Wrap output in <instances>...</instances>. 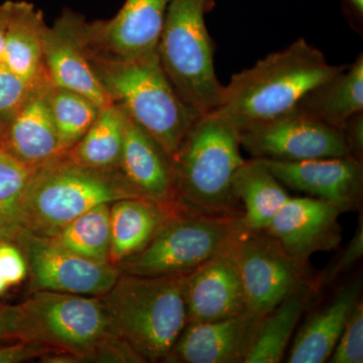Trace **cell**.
Segmentation results:
<instances>
[{
  "label": "cell",
  "instance_id": "16",
  "mask_svg": "<svg viewBox=\"0 0 363 363\" xmlns=\"http://www.w3.org/2000/svg\"><path fill=\"white\" fill-rule=\"evenodd\" d=\"M235 247L184 276L188 323L217 321L247 312Z\"/></svg>",
  "mask_w": 363,
  "mask_h": 363
},
{
  "label": "cell",
  "instance_id": "38",
  "mask_svg": "<svg viewBox=\"0 0 363 363\" xmlns=\"http://www.w3.org/2000/svg\"><path fill=\"white\" fill-rule=\"evenodd\" d=\"M348 1H350V4H352V6L357 9V13L362 14V16L363 0H348Z\"/></svg>",
  "mask_w": 363,
  "mask_h": 363
},
{
  "label": "cell",
  "instance_id": "33",
  "mask_svg": "<svg viewBox=\"0 0 363 363\" xmlns=\"http://www.w3.org/2000/svg\"><path fill=\"white\" fill-rule=\"evenodd\" d=\"M0 272L9 286L18 285L28 276V266L20 248L0 240Z\"/></svg>",
  "mask_w": 363,
  "mask_h": 363
},
{
  "label": "cell",
  "instance_id": "8",
  "mask_svg": "<svg viewBox=\"0 0 363 363\" xmlns=\"http://www.w3.org/2000/svg\"><path fill=\"white\" fill-rule=\"evenodd\" d=\"M247 227L240 216L196 213L179 206L152 240L118 264L121 272L145 277L186 276L238 245Z\"/></svg>",
  "mask_w": 363,
  "mask_h": 363
},
{
  "label": "cell",
  "instance_id": "34",
  "mask_svg": "<svg viewBox=\"0 0 363 363\" xmlns=\"http://www.w3.org/2000/svg\"><path fill=\"white\" fill-rule=\"evenodd\" d=\"M55 351L40 344L18 341L16 344L0 347V363H18L44 357Z\"/></svg>",
  "mask_w": 363,
  "mask_h": 363
},
{
  "label": "cell",
  "instance_id": "2",
  "mask_svg": "<svg viewBox=\"0 0 363 363\" xmlns=\"http://www.w3.org/2000/svg\"><path fill=\"white\" fill-rule=\"evenodd\" d=\"M238 131L212 111L198 116L172 157L179 206L196 213L240 216L233 179L245 160Z\"/></svg>",
  "mask_w": 363,
  "mask_h": 363
},
{
  "label": "cell",
  "instance_id": "30",
  "mask_svg": "<svg viewBox=\"0 0 363 363\" xmlns=\"http://www.w3.org/2000/svg\"><path fill=\"white\" fill-rule=\"evenodd\" d=\"M39 89L40 88L30 85L6 67L0 65V131L6 128L26 100Z\"/></svg>",
  "mask_w": 363,
  "mask_h": 363
},
{
  "label": "cell",
  "instance_id": "28",
  "mask_svg": "<svg viewBox=\"0 0 363 363\" xmlns=\"http://www.w3.org/2000/svg\"><path fill=\"white\" fill-rule=\"evenodd\" d=\"M45 97L60 143L67 152L87 133L101 108L77 92L52 84L45 90Z\"/></svg>",
  "mask_w": 363,
  "mask_h": 363
},
{
  "label": "cell",
  "instance_id": "5",
  "mask_svg": "<svg viewBox=\"0 0 363 363\" xmlns=\"http://www.w3.org/2000/svg\"><path fill=\"white\" fill-rule=\"evenodd\" d=\"M140 198L118 169L79 164L64 154L33 172L23 198V229L52 238L88 210Z\"/></svg>",
  "mask_w": 363,
  "mask_h": 363
},
{
  "label": "cell",
  "instance_id": "12",
  "mask_svg": "<svg viewBox=\"0 0 363 363\" xmlns=\"http://www.w3.org/2000/svg\"><path fill=\"white\" fill-rule=\"evenodd\" d=\"M172 0H125L111 20L83 21V44L90 56L128 60L156 52Z\"/></svg>",
  "mask_w": 363,
  "mask_h": 363
},
{
  "label": "cell",
  "instance_id": "35",
  "mask_svg": "<svg viewBox=\"0 0 363 363\" xmlns=\"http://www.w3.org/2000/svg\"><path fill=\"white\" fill-rule=\"evenodd\" d=\"M21 315L20 307L4 306L0 307V341H21Z\"/></svg>",
  "mask_w": 363,
  "mask_h": 363
},
{
  "label": "cell",
  "instance_id": "14",
  "mask_svg": "<svg viewBox=\"0 0 363 363\" xmlns=\"http://www.w3.org/2000/svg\"><path fill=\"white\" fill-rule=\"evenodd\" d=\"M85 18L66 9L52 26H47L43 42V62L52 84L74 91L100 108L111 101L95 75L83 44L81 28Z\"/></svg>",
  "mask_w": 363,
  "mask_h": 363
},
{
  "label": "cell",
  "instance_id": "39",
  "mask_svg": "<svg viewBox=\"0 0 363 363\" xmlns=\"http://www.w3.org/2000/svg\"><path fill=\"white\" fill-rule=\"evenodd\" d=\"M9 285L7 284L6 279L2 276L1 272H0V296L2 295L4 292H6V289L9 288Z\"/></svg>",
  "mask_w": 363,
  "mask_h": 363
},
{
  "label": "cell",
  "instance_id": "15",
  "mask_svg": "<svg viewBox=\"0 0 363 363\" xmlns=\"http://www.w3.org/2000/svg\"><path fill=\"white\" fill-rule=\"evenodd\" d=\"M341 210L314 197H291L279 209L267 233L274 236L289 255L307 264L318 252L337 247L341 241Z\"/></svg>",
  "mask_w": 363,
  "mask_h": 363
},
{
  "label": "cell",
  "instance_id": "32",
  "mask_svg": "<svg viewBox=\"0 0 363 363\" xmlns=\"http://www.w3.org/2000/svg\"><path fill=\"white\" fill-rule=\"evenodd\" d=\"M363 255V223L360 220L357 233L353 235L352 240L344 248L341 255L336 259L335 264L329 267L328 271L324 272L323 276L318 279H314L318 288L329 285L335 281L341 274L350 271L351 267L362 259Z\"/></svg>",
  "mask_w": 363,
  "mask_h": 363
},
{
  "label": "cell",
  "instance_id": "7",
  "mask_svg": "<svg viewBox=\"0 0 363 363\" xmlns=\"http://www.w3.org/2000/svg\"><path fill=\"white\" fill-rule=\"evenodd\" d=\"M212 6L213 0H172L157 48L169 83L197 116L216 111L223 94L205 23V13Z\"/></svg>",
  "mask_w": 363,
  "mask_h": 363
},
{
  "label": "cell",
  "instance_id": "4",
  "mask_svg": "<svg viewBox=\"0 0 363 363\" xmlns=\"http://www.w3.org/2000/svg\"><path fill=\"white\" fill-rule=\"evenodd\" d=\"M88 57L111 104L173 157L198 116L177 94L157 51L128 60Z\"/></svg>",
  "mask_w": 363,
  "mask_h": 363
},
{
  "label": "cell",
  "instance_id": "20",
  "mask_svg": "<svg viewBox=\"0 0 363 363\" xmlns=\"http://www.w3.org/2000/svg\"><path fill=\"white\" fill-rule=\"evenodd\" d=\"M362 281L341 286L328 302L313 312L294 338L290 363L328 362L351 313L359 301Z\"/></svg>",
  "mask_w": 363,
  "mask_h": 363
},
{
  "label": "cell",
  "instance_id": "19",
  "mask_svg": "<svg viewBox=\"0 0 363 363\" xmlns=\"http://www.w3.org/2000/svg\"><path fill=\"white\" fill-rule=\"evenodd\" d=\"M49 86L35 91L0 131V150L33 169L66 154L48 106Z\"/></svg>",
  "mask_w": 363,
  "mask_h": 363
},
{
  "label": "cell",
  "instance_id": "29",
  "mask_svg": "<svg viewBox=\"0 0 363 363\" xmlns=\"http://www.w3.org/2000/svg\"><path fill=\"white\" fill-rule=\"evenodd\" d=\"M35 171L0 150V240L14 243L23 230V194Z\"/></svg>",
  "mask_w": 363,
  "mask_h": 363
},
{
  "label": "cell",
  "instance_id": "13",
  "mask_svg": "<svg viewBox=\"0 0 363 363\" xmlns=\"http://www.w3.org/2000/svg\"><path fill=\"white\" fill-rule=\"evenodd\" d=\"M262 160L285 187L353 211L362 199V162L351 156L300 162Z\"/></svg>",
  "mask_w": 363,
  "mask_h": 363
},
{
  "label": "cell",
  "instance_id": "21",
  "mask_svg": "<svg viewBox=\"0 0 363 363\" xmlns=\"http://www.w3.org/2000/svg\"><path fill=\"white\" fill-rule=\"evenodd\" d=\"M44 14L28 1L9 0L4 65L35 87L52 84L43 62Z\"/></svg>",
  "mask_w": 363,
  "mask_h": 363
},
{
  "label": "cell",
  "instance_id": "27",
  "mask_svg": "<svg viewBox=\"0 0 363 363\" xmlns=\"http://www.w3.org/2000/svg\"><path fill=\"white\" fill-rule=\"evenodd\" d=\"M49 238L86 259L111 262V204L88 210Z\"/></svg>",
  "mask_w": 363,
  "mask_h": 363
},
{
  "label": "cell",
  "instance_id": "25",
  "mask_svg": "<svg viewBox=\"0 0 363 363\" xmlns=\"http://www.w3.org/2000/svg\"><path fill=\"white\" fill-rule=\"evenodd\" d=\"M297 108L342 130L348 119L362 112V54L352 65L311 91Z\"/></svg>",
  "mask_w": 363,
  "mask_h": 363
},
{
  "label": "cell",
  "instance_id": "17",
  "mask_svg": "<svg viewBox=\"0 0 363 363\" xmlns=\"http://www.w3.org/2000/svg\"><path fill=\"white\" fill-rule=\"evenodd\" d=\"M262 317L238 316L186 325L164 362L245 363Z\"/></svg>",
  "mask_w": 363,
  "mask_h": 363
},
{
  "label": "cell",
  "instance_id": "37",
  "mask_svg": "<svg viewBox=\"0 0 363 363\" xmlns=\"http://www.w3.org/2000/svg\"><path fill=\"white\" fill-rule=\"evenodd\" d=\"M9 0L0 4V65H4V40H6L7 26H9Z\"/></svg>",
  "mask_w": 363,
  "mask_h": 363
},
{
  "label": "cell",
  "instance_id": "10",
  "mask_svg": "<svg viewBox=\"0 0 363 363\" xmlns=\"http://www.w3.org/2000/svg\"><path fill=\"white\" fill-rule=\"evenodd\" d=\"M14 245L28 266L33 291L104 296L121 271L111 262L86 259L50 240L23 229Z\"/></svg>",
  "mask_w": 363,
  "mask_h": 363
},
{
  "label": "cell",
  "instance_id": "36",
  "mask_svg": "<svg viewBox=\"0 0 363 363\" xmlns=\"http://www.w3.org/2000/svg\"><path fill=\"white\" fill-rule=\"evenodd\" d=\"M342 130L350 156L362 161L363 152L362 112H359L348 119L344 124Z\"/></svg>",
  "mask_w": 363,
  "mask_h": 363
},
{
  "label": "cell",
  "instance_id": "1",
  "mask_svg": "<svg viewBox=\"0 0 363 363\" xmlns=\"http://www.w3.org/2000/svg\"><path fill=\"white\" fill-rule=\"evenodd\" d=\"M346 67L331 65L321 51L298 39L233 75L214 111L238 131L271 121L297 108L311 91Z\"/></svg>",
  "mask_w": 363,
  "mask_h": 363
},
{
  "label": "cell",
  "instance_id": "11",
  "mask_svg": "<svg viewBox=\"0 0 363 363\" xmlns=\"http://www.w3.org/2000/svg\"><path fill=\"white\" fill-rule=\"evenodd\" d=\"M236 262L247 311L264 317L307 278V269L266 230L243 234L235 247Z\"/></svg>",
  "mask_w": 363,
  "mask_h": 363
},
{
  "label": "cell",
  "instance_id": "24",
  "mask_svg": "<svg viewBox=\"0 0 363 363\" xmlns=\"http://www.w3.org/2000/svg\"><path fill=\"white\" fill-rule=\"evenodd\" d=\"M233 192L242 207L243 222L250 231L266 230L291 198L264 162L253 157L236 172Z\"/></svg>",
  "mask_w": 363,
  "mask_h": 363
},
{
  "label": "cell",
  "instance_id": "9",
  "mask_svg": "<svg viewBox=\"0 0 363 363\" xmlns=\"http://www.w3.org/2000/svg\"><path fill=\"white\" fill-rule=\"evenodd\" d=\"M253 159L300 162L350 156L343 130L300 108L238 130Z\"/></svg>",
  "mask_w": 363,
  "mask_h": 363
},
{
  "label": "cell",
  "instance_id": "22",
  "mask_svg": "<svg viewBox=\"0 0 363 363\" xmlns=\"http://www.w3.org/2000/svg\"><path fill=\"white\" fill-rule=\"evenodd\" d=\"M318 291L314 279H306L264 315L245 363L281 362L301 318L314 301Z\"/></svg>",
  "mask_w": 363,
  "mask_h": 363
},
{
  "label": "cell",
  "instance_id": "18",
  "mask_svg": "<svg viewBox=\"0 0 363 363\" xmlns=\"http://www.w3.org/2000/svg\"><path fill=\"white\" fill-rule=\"evenodd\" d=\"M118 171L138 197L164 207L179 206L171 156L128 116Z\"/></svg>",
  "mask_w": 363,
  "mask_h": 363
},
{
  "label": "cell",
  "instance_id": "23",
  "mask_svg": "<svg viewBox=\"0 0 363 363\" xmlns=\"http://www.w3.org/2000/svg\"><path fill=\"white\" fill-rule=\"evenodd\" d=\"M176 207H164L143 198H128L111 206L109 262L118 266L147 247Z\"/></svg>",
  "mask_w": 363,
  "mask_h": 363
},
{
  "label": "cell",
  "instance_id": "26",
  "mask_svg": "<svg viewBox=\"0 0 363 363\" xmlns=\"http://www.w3.org/2000/svg\"><path fill=\"white\" fill-rule=\"evenodd\" d=\"M126 116L116 104L100 109L87 133L66 156L88 168L118 169L123 152Z\"/></svg>",
  "mask_w": 363,
  "mask_h": 363
},
{
  "label": "cell",
  "instance_id": "31",
  "mask_svg": "<svg viewBox=\"0 0 363 363\" xmlns=\"http://www.w3.org/2000/svg\"><path fill=\"white\" fill-rule=\"evenodd\" d=\"M332 363H362L363 362V304L358 301L344 327L333 352L328 360Z\"/></svg>",
  "mask_w": 363,
  "mask_h": 363
},
{
  "label": "cell",
  "instance_id": "3",
  "mask_svg": "<svg viewBox=\"0 0 363 363\" xmlns=\"http://www.w3.org/2000/svg\"><path fill=\"white\" fill-rule=\"evenodd\" d=\"M102 301L112 331L147 362H164L188 324L184 276L121 272Z\"/></svg>",
  "mask_w": 363,
  "mask_h": 363
},
{
  "label": "cell",
  "instance_id": "6",
  "mask_svg": "<svg viewBox=\"0 0 363 363\" xmlns=\"http://www.w3.org/2000/svg\"><path fill=\"white\" fill-rule=\"evenodd\" d=\"M18 307L23 341L61 353L49 362H102L107 346L118 337L101 296L33 291Z\"/></svg>",
  "mask_w": 363,
  "mask_h": 363
}]
</instances>
